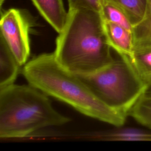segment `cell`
I'll list each match as a JSON object with an SVG mask.
<instances>
[{
	"mask_svg": "<svg viewBox=\"0 0 151 151\" xmlns=\"http://www.w3.org/2000/svg\"><path fill=\"white\" fill-rule=\"evenodd\" d=\"M111 48L99 11L68 9L54 52L61 65L76 74L94 73L113 61Z\"/></svg>",
	"mask_w": 151,
	"mask_h": 151,
	"instance_id": "6da1fadb",
	"label": "cell"
},
{
	"mask_svg": "<svg viewBox=\"0 0 151 151\" xmlns=\"http://www.w3.org/2000/svg\"><path fill=\"white\" fill-rule=\"evenodd\" d=\"M22 73L29 84L84 115L116 127L126 122L127 116L98 99L77 74L58 63L54 53L34 57L24 65Z\"/></svg>",
	"mask_w": 151,
	"mask_h": 151,
	"instance_id": "7a4b0ae2",
	"label": "cell"
},
{
	"mask_svg": "<svg viewBox=\"0 0 151 151\" xmlns=\"http://www.w3.org/2000/svg\"><path fill=\"white\" fill-rule=\"evenodd\" d=\"M70 119L58 113L47 95L29 84L0 88V137H25L41 129L59 126Z\"/></svg>",
	"mask_w": 151,
	"mask_h": 151,
	"instance_id": "3957f363",
	"label": "cell"
},
{
	"mask_svg": "<svg viewBox=\"0 0 151 151\" xmlns=\"http://www.w3.org/2000/svg\"><path fill=\"white\" fill-rule=\"evenodd\" d=\"M77 75L102 103L127 117L147 88L129 57L119 54L99 70Z\"/></svg>",
	"mask_w": 151,
	"mask_h": 151,
	"instance_id": "277c9868",
	"label": "cell"
},
{
	"mask_svg": "<svg viewBox=\"0 0 151 151\" xmlns=\"http://www.w3.org/2000/svg\"><path fill=\"white\" fill-rule=\"evenodd\" d=\"M31 27L32 22L28 14L21 9L11 8L1 12V37L21 66L28 62L30 55Z\"/></svg>",
	"mask_w": 151,
	"mask_h": 151,
	"instance_id": "5b68a950",
	"label": "cell"
},
{
	"mask_svg": "<svg viewBox=\"0 0 151 151\" xmlns=\"http://www.w3.org/2000/svg\"><path fill=\"white\" fill-rule=\"evenodd\" d=\"M103 22L107 41L111 48L119 55L131 57L134 49L132 31L116 24Z\"/></svg>",
	"mask_w": 151,
	"mask_h": 151,
	"instance_id": "8992f818",
	"label": "cell"
},
{
	"mask_svg": "<svg viewBox=\"0 0 151 151\" xmlns=\"http://www.w3.org/2000/svg\"><path fill=\"white\" fill-rule=\"evenodd\" d=\"M45 21L60 33L67 19L66 12L62 0H31Z\"/></svg>",
	"mask_w": 151,
	"mask_h": 151,
	"instance_id": "52a82bcc",
	"label": "cell"
},
{
	"mask_svg": "<svg viewBox=\"0 0 151 151\" xmlns=\"http://www.w3.org/2000/svg\"><path fill=\"white\" fill-rule=\"evenodd\" d=\"M21 65L5 40L0 38V88L14 84Z\"/></svg>",
	"mask_w": 151,
	"mask_h": 151,
	"instance_id": "ba28073f",
	"label": "cell"
},
{
	"mask_svg": "<svg viewBox=\"0 0 151 151\" xmlns=\"http://www.w3.org/2000/svg\"><path fill=\"white\" fill-rule=\"evenodd\" d=\"M104 21L120 25L132 31V25L127 14L123 8L113 0H101L99 11Z\"/></svg>",
	"mask_w": 151,
	"mask_h": 151,
	"instance_id": "9c48e42d",
	"label": "cell"
},
{
	"mask_svg": "<svg viewBox=\"0 0 151 151\" xmlns=\"http://www.w3.org/2000/svg\"><path fill=\"white\" fill-rule=\"evenodd\" d=\"M132 33L134 49L151 46V0H147L145 16L133 27Z\"/></svg>",
	"mask_w": 151,
	"mask_h": 151,
	"instance_id": "30bf717a",
	"label": "cell"
},
{
	"mask_svg": "<svg viewBox=\"0 0 151 151\" xmlns=\"http://www.w3.org/2000/svg\"><path fill=\"white\" fill-rule=\"evenodd\" d=\"M129 58L140 78L146 84L150 81L151 80V46L134 49L132 56Z\"/></svg>",
	"mask_w": 151,
	"mask_h": 151,
	"instance_id": "8fae6325",
	"label": "cell"
},
{
	"mask_svg": "<svg viewBox=\"0 0 151 151\" xmlns=\"http://www.w3.org/2000/svg\"><path fill=\"white\" fill-rule=\"evenodd\" d=\"M129 116L141 125L151 129V92L146 91L140 96Z\"/></svg>",
	"mask_w": 151,
	"mask_h": 151,
	"instance_id": "7c38bea8",
	"label": "cell"
},
{
	"mask_svg": "<svg viewBox=\"0 0 151 151\" xmlns=\"http://www.w3.org/2000/svg\"><path fill=\"white\" fill-rule=\"evenodd\" d=\"M118 4L127 14L132 25L139 23L143 18L147 0H113Z\"/></svg>",
	"mask_w": 151,
	"mask_h": 151,
	"instance_id": "4fadbf2b",
	"label": "cell"
},
{
	"mask_svg": "<svg viewBox=\"0 0 151 151\" xmlns=\"http://www.w3.org/2000/svg\"><path fill=\"white\" fill-rule=\"evenodd\" d=\"M110 137L114 140L151 142V131L132 127L122 128L111 133Z\"/></svg>",
	"mask_w": 151,
	"mask_h": 151,
	"instance_id": "5bb4252c",
	"label": "cell"
},
{
	"mask_svg": "<svg viewBox=\"0 0 151 151\" xmlns=\"http://www.w3.org/2000/svg\"><path fill=\"white\" fill-rule=\"evenodd\" d=\"M101 0H68V9H88L100 11Z\"/></svg>",
	"mask_w": 151,
	"mask_h": 151,
	"instance_id": "9a60e30c",
	"label": "cell"
},
{
	"mask_svg": "<svg viewBox=\"0 0 151 151\" xmlns=\"http://www.w3.org/2000/svg\"><path fill=\"white\" fill-rule=\"evenodd\" d=\"M146 84H147V88H146V91L151 92V80L150 81H149Z\"/></svg>",
	"mask_w": 151,
	"mask_h": 151,
	"instance_id": "2e32d148",
	"label": "cell"
},
{
	"mask_svg": "<svg viewBox=\"0 0 151 151\" xmlns=\"http://www.w3.org/2000/svg\"><path fill=\"white\" fill-rule=\"evenodd\" d=\"M5 0H0V6H1V8H2V5L4 4V2H5Z\"/></svg>",
	"mask_w": 151,
	"mask_h": 151,
	"instance_id": "e0dca14e",
	"label": "cell"
}]
</instances>
